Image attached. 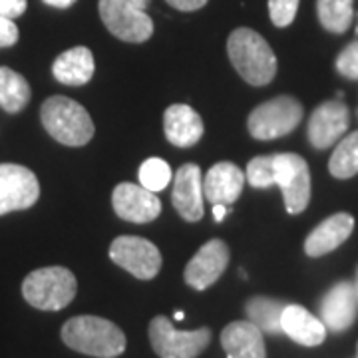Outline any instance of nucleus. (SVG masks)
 I'll list each match as a JSON object with an SVG mask.
<instances>
[{"mask_svg":"<svg viewBox=\"0 0 358 358\" xmlns=\"http://www.w3.org/2000/svg\"><path fill=\"white\" fill-rule=\"evenodd\" d=\"M62 341L68 348L96 358H115L126 350V334L112 320L82 315L66 320Z\"/></svg>","mask_w":358,"mask_h":358,"instance_id":"nucleus-1","label":"nucleus"},{"mask_svg":"<svg viewBox=\"0 0 358 358\" xmlns=\"http://www.w3.org/2000/svg\"><path fill=\"white\" fill-rule=\"evenodd\" d=\"M231 64L251 86H267L277 74V56L268 42L251 28H237L227 38Z\"/></svg>","mask_w":358,"mask_h":358,"instance_id":"nucleus-2","label":"nucleus"},{"mask_svg":"<svg viewBox=\"0 0 358 358\" xmlns=\"http://www.w3.org/2000/svg\"><path fill=\"white\" fill-rule=\"evenodd\" d=\"M44 129L62 145L80 148L94 138V122L88 110L72 98L50 96L40 108Z\"/></svg>","mask_w":358,"mask_h":358,"instance_id":"nucleus-3","label":"nucleus"},{"mask_svg":"<svg viewBox=\"0 0 358 358\" xmlns=\"http://www.w3.org/2000/svg\"><path fill=\"white\" fill-rule=\"evenodd\" d=\"M78 281L66 267H42L22 281V296L38 310H62L76 296Z\"/></svg>","mask_w":358,"mask_h":358,"instance_id":"nucleus-4","label":"nucleus"},{"mask_svg":"<svg viewBox=\"0 0 358 358\" xmlns=\"http://www.w3.org/2000/svg\"><path fill=\"white\" fill-rule=\"evenodd\" d=\"M303 120V106L291 96H279L257 106L247 120V128L255 140L267 141L291 134Z\"/></svg>","mask_w":358,"mask_h":358,"instance_id":"nucleus-5","label":"nucleus"},{"mask_svg":"<svg viewBox=\"0 0 358 358\" xmlns=\"http://www.w3.org/2000/svg\"><path fill=\"white\" fill-rule=\"evenodd\" d=\"M150 343L159 358H195L211 343V331H178L167 317L150 322Z\"/></svg>","mask_w":358,"mask_h":358,"instance_id":"nucleus-6","label":"nucleus"},{"mask_svg":"<svg viewBox=\"0 0 358 358\" xmlns=\"http://www.w3.org/2000/svg\"><path fill=\"white\" fill-rule=\"evenodd\" d=\"M275 185H279L285 207L291 215H299L310 201V171L307 162L296 154H273Z\"/></svg>","mask_w":358,"mask_h":358,"instance_id":"nucleus-7","label":"nucleus"},{"mask_svg":"<svg viewBox=\"0 0 358 358\" xmlns=\"http://www.w3.org/2000/svg\"><path fill=\"white\" fill-rule=\"evenodd\" d=\"M100 18L115 38L140 44L152 38L154 20L145 10H140L129 0H100Z\"/></svg>","mask_w":358,"mask_h":358,"instance_id":"nucleus-8","label":"nucleus"},{"mask_svg":"<svg viewBox=\"0 0 358 358\" xmlns=\"http://www.w3.org/2000/svg\"><path fill=\"white\" fill-rule=\"evenodd\" d=\"M110 259L117 267L126 268L129 275L141 281L154 279L162 268L159 249L152 241L136 235L115 237L110 245Z\"/></svg>","mask_w":358,"mask_h":358,"instance_id":"nucleus-9","label":"nucleus"},{"mask_svg":"<svg viewBox=\"0 0 358 358\" xmlns=\"http://www.w3.org/2000/svg\"><path fill=\"white\" fill-rule=\"evenodd\" d=\"M38 197L40 183L32 169L18 164H0V215L28 209Z\"/></svg>","mask_w":358,"mask_h":358,"instance_id":"nucleus-10","label":"nucleus"},{"mask_svg":"<svg viewBox=\"0 0 358 358\" xmlns=\"http://www.w3.org/2000/svg\"><path fill=\"white\" fill-rule=\"evenodd\" d=\"M229 265V247L221 239H211L193 255L185 267V282L195 291H205L225 273Z\"/></svg>","mask_w":358,"mask_h":358,"instance_id":"nucleus-11","label":"nucleus"},{"mask_svg":"<svg viewBox=\"0 0 358 358\" xmlns=\"http://www.w3.org/2000/svg\"><path fill=\"white\" fill-rule=\"evenodd\" d=\"M112 205L115 215L129 223H150L162 213L159 197L136 183H120L112 193Z\"/></svg>","mask_w":358,"mask_h":358,"instance_id":"nucleus-12","label":"nucleus"},{"mask_svg":"<svg viewBox=\"0 0 358 358\" xmlns=\"http://www.w3.org/2000/svg\"><path fill=\"white\" fill-rule=\"evenodd\" d=\"M173 181L171 203L181 217L195 223L203 217V176L197 164H183Z\"/></svg>","mask_w":358,"mask_h":358,"instance_id":"nucleus-13","label":"nucleus"},{"mask_svg":"<svg viewBox=\"0 0 358 358\" xmlns=\"http://www.w3.org/2000/svg\"><path fill=\"white\" fill-rule=\"evenodd\" d=\"M348 108L341 100L320 103L308 120V141L317 150H327L341 140L348 129Z\"/></svg>","mask_w":358,"mask_h":358,"instance_id":"nucleus-14","label":"nucleus"},{"mask_svg":"<svg viewBox=\"0 0 358 358\" xmlns=\"http://www.w3.org/2000/svg\"><path fill=\"white\" fill-rule=\"evenodd\" d=\"M357 307L358 296L355 285L348 281L336 282L320 303V320L329 331L343 333L350 329L357 319Z\"/></svg>","mask_w":358,"mask_h":358,"instance_id":"nucleus-15","label":"nucleus"},{"mask_svg":"<svg viewBox=\"0 0 358 358\" xmlns=\"http://www.w3.org/2000/svg\"><path fill=\"white\" fill-rule=\"evenodd\" d=\"M247 178L237 164L219 162L207 171L203 178V197L211 205H233L243 192Z\"/></svg>","mask_w":358,"mask_h":358,"instance_id":"nucleus-16","label":"nucleus"},{"mask_svg":"<svg viewBox=\"0 0 358 358\" xmlns=\"http://www.w3.org/2000/svg\"><path fill=\"white\" fill-rule=\"evenodd\" d=\"M221 346L227 358H267L263 331L251 320L229 322L221 333Z\"/></svg>","mask_w":358,"mask_h":358,"instance_id":"nucleus-17","label":"nucleus"},{"mask_svg":"<svg viewBox=\"0 0 358 358\" xmlns=\"http://www.w3.org/2000/svg\"><path fill=\"white\" fill-rule=\"evenodd\" d=\"M355 229V217L348 213H334L319 223L308 233L305 241V253L308 257H322L338 249L350 237Z\"/></svg>","mask_w":358,"mask_h":358,"instance_id":"nucleus-18","label":"nucleus"},{"mask_svg":"<svg viewBox=\"0 0 358 358\" xmlns=\"http://www.w3.org/2000/svg\"><path fill=\"white\" fill-rule=\"evenodd\" d=\"M164 129L169 143L178 148H192L203 136V122L192 106L173 103L164 114Z\"/></svg>","mask_w":358,"mask_h":358,"instance_id":"nucleus-19","label":"nucleus"},{"mask_svg":"<svg viewBox=\"0 0 358 358\" xmlns=\"http://www.w3.org/2000/svg\"><path fill=\"white\" fill-rule=\"evenodd\" d=\"M281 331L303 346H319L327 338V327L322 324V320L310 315L301 305L285 307L281 315Z\"/></svg>","mask_w":358,"mask_h":358,"instance_id":"nucleus-20","label":"nucleus"},{"mask_svg":"<svg viewBox=\"0 0 358 358\" xmlns=\"http://www.w3.org/2000/svg\"><path fill=\"white\" fill-rule=\"evenodd\" d=\"M94 56L92 50L86 46H76L70 50L62 52L54 64H52V74L54 78L66 84V86H82L88 84L92 76H94Z\"/></svg>","mask_w":358,"mask_h":358,"instance_id":"nucleus-21","label":"nucleus"},{"mask_svg":"<svg viewBox=\"0 0 358 358\" xmlns=\"http://www.w3.org/2000/svg\"><path fill=\"white\" fill-rule=\"evenodd\" d=\"M32 98L30 84L13 68L0 66V108L8 114L22 112Z\"/></svg>","mask_w":358,"mask_h":358,"instance_id":"nucleus-22","label":"nucleus"},{"mask_svg":"<svg viewBox=\"0 0 358 358\" xmlns=\"http://www.w3.org/2000/svg\"><path fill=\"white\" fill-rule=\"evenodd\" d=\"M285 303L268 299V296H253L247 301L245 313L249 320L257 324L263 333H281V315L285 310Z\"/></svg>","mask_w":358,"mask_h":358,"instance_id":"nucleus-23","label":"nucleus"},{"mask_svg":"<svg viewBox=\"0 0 358 358\" xmlns=\"http://www.w3.org/2000/svg\"><path fill=\"white\" fill-rule=\"evenodd\" d=\"M329 171L336 179H350L358 173V131L348 134L345 140L336 145L331 155Z\"/></svg>","mask_w":358,"mask_h":358,"instance_id":"nucleus-24","label":"nucleus"},{"mask_svg":"<svg viewBox=\"0 0 358 358\" xmlns=\"http://www.w3.org/2000/svg\"><path fill=\"white\" fill-rule=\"evenodd\" d=\"M317 13L322 28L334 34H343L352 22V0H317Z\"/></svg>","mask_w":358,"mask_h":358,"instance_id":"nucleus-25","label":"nucleus"},{"mask_svg":"<svg viewBox=\"0 0 358 358\" xmlns=\"http://www.w3.org/2000/svg\"><path fill=\"white\" fill-rule=\"evenodd\" d=\"M173 179L171 176V167L159 157H150L145 159L140 167V185H143L150 192H162L169 185V181Z\"/></svg>","mask_w":358,"mask_h":358,"instance_id":"nucleus-26","label":"nucleus"},{"mask_svg":"<svg viewBox=\"0 0 358 358\" xmlns=\"http://www.w3.org/2000/svg\"><path fill=\"white\" fill-rule=\"evenodd\" d=\"M247 181L257 189H267L275 185V173H273V155H259L253 157L247 166Z\"/></svg>","mask_w":358,"mask_h":358,"instance_id":"nucleus-27","label":"nucleus"},{"mask_svg":"<svg viewBox=\"0 0 358 358\" xmlns=\"http://www.w3.org/2000/svg\"><path fill=\"white\" fill-rule=\"evenodd\" d=\"M299 10V0H268V14L273 24L285 28L294 20Z\"/></svg>","mask_w":358,"mask_h":358,"instance_id":"nucleus-28","label":"nucleus"},{"mask_svg":"<svg viewBox=\"0 0 358 358\" xmlns=\"http://www.w3.org/2000/svg\"><path fill=\"white\" fill-rule=\"evenodd\" d=\"M336 70L348 80H358V40L350 42L336 58Z\"/></svg>","mask_w":358,"mask_h":358,"instance_id":"nucleus-29","label":"nucleus"},{"mask_svg":"<svg viewBox=\"0 0 358 358\" xmlns=\"http://www.w3.org/2000/svg\"><path fill=\"white\" fill-rule=\"evenodd\" d=\"M18 42V26L13 18H6L0 14V48H8Z\"/></svg>","mask_w":358,"mask_h":358,"instance_id":"nucleus-30","label":"nucleus"},{"mask_svg":"<svg viewBox=\"0 0 358 358\" xmlns=\"http://www.w3.org/2000/svg\"><path fill=\"white\" fill-rule=\"evenodd\" d=\"M28 0H0V14L6 18H18L26 13Z\"/></svg>","mask_w":358,"mask_h":358,"instance_id":"nucleus-31","label":"nucleus"},{"mask_svg":"<svg viewBox=\"0 0 358 358\" xmlns=\"http://www.w3.org/2000/svg\"><path fill=\"white\" fill-rule=\"evenodd\" d=\"M167 4H171L173 8L183 10V13H193V10L203 8L207 0H167Z\"/></svg>","mask_w":358,"mask_h":358,"instance_id":"nucleus-32","label":"nucleus"},{"mask_svg":"<svg viewBox=\"0 0 358 358\" xmlns=\"http://www.w3.org/2000/svg\"><path fill=\"white\" fill-rule=\"evenodd\" d=\"M42 2L48 6H54V8H70L76 0H42Z\"/></svg>","mask_w":358,"mask_h":358,"instance_id":"nucleus-33","label":"nucleus"},{"mask_svg":"<svg viewBox=\"0 0 358 358\" xmlns=\"http://www.w3.org/2000/svg\"><path fill=\"white\" fill-rule=\"evenodd\" d=\"M225 215H227V205H213V219H215L217 223H221V221L225 219Z\"/></svg>","mask_w":358,"mask_h":358,"instance_id":"nucleus-34","label":"nucleus"},{"mask_svg":"<svg viewBox=\"0 0 358 358\" xmlns=\"http://www.w3.org/2000/svg\"><path fill=\"white\" fill-rule=\"evenodd\" d=\"M129 2H131L134 6H138L140 10H148V6H150L152 0H129Z\"/></svg>","mask_w":358,"mask_h":358,"instance_id":"nucleus-35","label":"nucleus"},{"mask_svg":"<svg viewBox=\"0 0 358 358\" xmlns=\"http://www.w3.org/2000/svg\"><path fill=\"white\" fill-rule=\"evenodd\" d=\"M183 319H185V313L178 310V313H176V320H183Z\"/></svg>","mask_w":358,"mask_h":358,"instance_id":"nucleus-36","label":"nucleus"},{"mask_svg":"<svg viewBox=\"0 0 358 358\" xmlns=\"http://www.w3.org/2000/svg\"><path fill=\"white\" fill-rule=\"evenodd\" d=\"M352 285H355V291H357V296H358V268H357V279H355Z\"/></svg>","mask_w":358,"mask_h":358,"instance_id":"nucleus-37","label":"nucleus"},{"mask_svg":"<svg viewBox=\"0 0 358 358\" xmlns=\"http://www.w3.org/2000/svg\"><path fill=\"white\" fill-rule=\"evenodd\" d=\"M357 358H358V346H357Z\"/></svg>","mask_w":358,"mask_h":358,"instance_id":"nucleus-38","label":"nucleus"}]
</instances>
